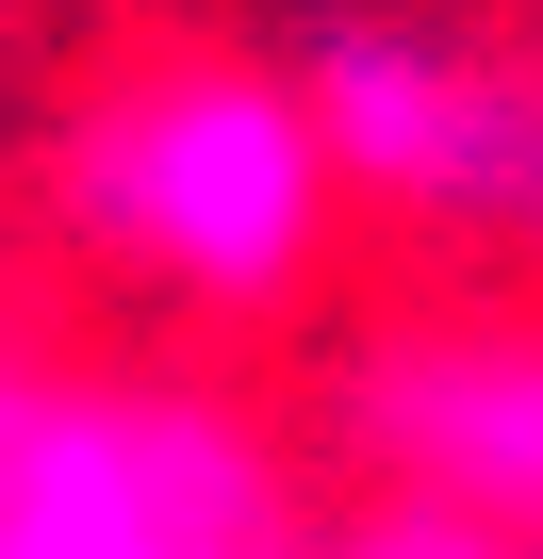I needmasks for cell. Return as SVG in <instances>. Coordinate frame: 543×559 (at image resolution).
Returning a JSON list of instances; mask_svg holds the SVG:
<instances>
[{
	"label": "cell",
	"instance_id": "obj_1",
	"mask_svg": "<svg viewBox=\"0 0 543 559\" xmlns=\"http://www.w3.org/2000/svg\"><path fill=\"white\" fill-rule=\"evenodd\" d=\"M67 214L181 313H297L346 230V165L281 67H132L67 116Z\"/></svg>",
	"mask_w": 543,
	"mask_h": 559
},
{
	"label": "cell",
	"instance_id": "obj_2",
	"mask_svg": "<svg viewBox=\"0 0 543 559\" xmlns=\"http://www.w3.org/2000/svg\"><path fill=\"white\" fill-rule=\"evenodd\" d=\"M0 559H314L281 461L214 395L165 379H50L17 395V510Z\"/></svg>",
	"mask_w": 543,
	"mask_h": 559
},
{
	"label": "cell",
	"instance_id": "obj_3",
	"mask_svg": "<svg viewBox=\"0 0 543 559\" xmlns=\"http://www.w3.org/2000/svg\"><path fill=\"white\" fill-rule=\"evenodd\" d=\"M297 99H314L346 198L543 263V67L527 50H477L445 17H314Z\"/></svg>",
	"mask_w": 543,
	"mask_h": 559
},
{
	"label": "cell",
	"instance_id": "obj_4",
	"mask_svg": "<svg viewBox=\"0 0 543 559\" xmlns=\"http://www.w3.org/2000/svg\"><path fill=\"white\" fill-rule=\"evenodd\" d=\"M346 428H363V461H379V477L461 493V510H494V526H527V543H543V330H527V313L363 346Z\"/></svg>",
	"mask_w": 543,
	"mask_h": 559
},
{
	"label": "cell",
	"instance_id": "obj_5",
	"mask_svg": "<svg viewBox=\"0 0 543 559\" xmlns=\"http://www.w3.org/2000/svg\"><path fill=\"white\" fill-rule=\"evenodd\" d=\"M314 559H543V543H527V526H494V510H461V493L379 477L346 526H314Z\"/></svg>",
	"mask_w": 543,
	"mask_h": 559
},
{
	"label": "cell",
	"instance_id": "obj_6",
	"mask_svg": "<svg viewBox=\"0 0 543 559\" xmlns=\"http://www.w3.org/2000/svg\"><path fill=\"white\" fill-rule=\"evenodd\" d=\"M17 395H34V379L0 362V510H17Z\"/></svg>",
	"mask_w": 543,
	"mask_h": 559
}]
</instances>
